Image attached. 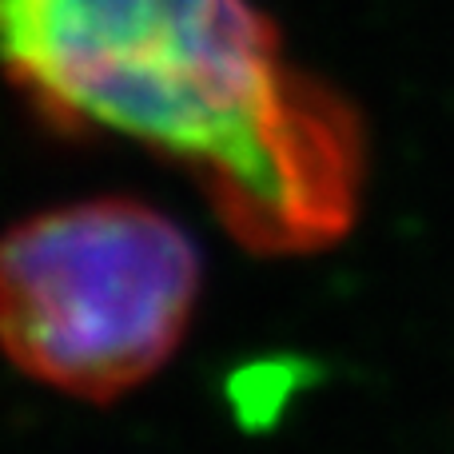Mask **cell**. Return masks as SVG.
<instances>
[{"label": "cell", "mask_w": 454, "mask_h": 454, "mask_svg": "<svg viewBox=\"0 0 454 454\" xmlns=\"http://www.w3.org/2000/svg\"><path fill=\"white\" fill-rule=\"evenodd\" d=\"M200 275L192 235L144 200L48 207L0 235V351L52 391L108 403L176 355Z\"/></svg>", "instance_id": "cell-2"}, {"label": "cell", "mask_w": 454, "mask_h": 454, "mask_svg": "<svg viewBox=\"0 0 454 454\" xmlns=\"http://www.w3.org/2000/svg\"><path fill=\"white\" fill-rule=\"evenodd\" d=\"M0 72L60 132L184 164L255 251L323 247L355 220L359 120L255 0H0Z\"/></svg>", "instance_id": "cell-1"}]
</instances>
